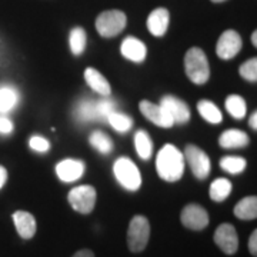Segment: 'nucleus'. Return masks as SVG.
Instances as JSON below:
<instances>
[{
    "label": "nucleus",
    "mask_w": 257,
    "mask_h": 257,
    "mask_svg": "<svg viewBox=\"0 0 257 257\" xmlns=\"http://www.w3.org/2000/svg\"><path fill=\"white\" fill-rule=\"evenodd\" d=\"M156 170L160 179L166 182H177L183 177L184 156L173 145H165L156 157Z\"/></svg>",
    "instance_id": "nucleus-1"
},
{
    "label": "nucleus",
    "mask_w": 257,
    "mask_h": 257,
    "mask_svg": "<svg viewBox=\"0 0 257 257\" xmlns=\"http://www.w3.org/2000/svg\"><path fill=\"white\" fill-rule=\"evenodd\" d=\"M184 69L187 77L194 84L202 86L210 77V67L207 57L200 47H192L184 56Z\"/></svg>",
    "instance_id": "nucleus-2"
},
{
    "label": "nucleus",
    "mask_w": 257,
    "mask_h": 257,
    "mask_svg": "<svg viewBox=\"0 0 257 257\" xmlns=\"http://www.w3.org/2000/svg\"><path fill=\"white\" fill-rule=\"evenodd\" d=\"M114 177L126 190L136 192L142 186V175L138 166L127 157H119L113 165Z\"/></svg>",
    "instance_id": "nucleus-3"
},
{
    "label": "nucleus",
    "mask_w": 257,
    "mask_h": 257,
    "mask_svg": "<svg viewBox=\"0 0 257 257\" xmlns=\"http://www.w3.org/2000/svg\"><path fill=\"white\" fill-rule=\"evenodd\" d=\"M127 25V18L120 10H106L96 19V29L104 39H111L120 35Z\"/></svg>",
    "instance_id": "nucleus-4"
},
{
    "label": "nucleus",
    "mask_w": 257,
    "mask_h": 257,
    "mask_svg": "<svg viewBox=\"0 0 257 257\" xmlns=\"http://www.w3.org/2000/svg\"><path fill=\"white\" fill-rule=\"evenodd\" d=\"M150 237V223L145 216H135L127 229V246L130 251L140 253L146 248Z\"/></svg>",
    "instance_id": "nucleus-5"
},
{
    "label": "nucleus",
    "mask_w": 257,
    "mask_h": 257,
    "mask_svg": "<svg viewBox=\"0 0 257 257\" xmlns=\"http://www.w3.org/2000/svg\"><path fill=\"white\" fill-rule=\"evenodd\" d=\"M67 200L77 213L89 214L96 204V189L93 186H77L67 194Z\"/></svg>",
    "instance_id": "nucleus-6"
},
{
    "label": "nucleus",
    "mask_w": 257,
    "mask_h": 257,
    "mask_svg": "<svg viewBox=\"0 0 257 257\" xmlns=\"http://www.w3.org/2000/svg\"><path fill=\"white\" fill-rule=\"evenodd\" d=\"M184 160L190 166L192 173L197 179H206L210 173V159L200 147L194 145H187L184 149Z\"/></svg>",
    "instance_id": "nucleus-7"
},
{
    "label": "nucleus",
    "mask_w": 257,
    "mask_h": 257,
    "mask_svg": "<svg viewBox=\"0 0 257 257\" xmlns=\"http://www.w3.org/2000/svg\"><path fill=\"white\" fill-rule=\"evenodd\" d=\"M243 46L241 37L236 30H226L216 45V53L221 60H230L237 56Z\"/></svg>",
    "instance_id": "nucleus-8"
},
{
    "label": "nucleus",
    "mask_w": 257,
    "mask_h": 257,
    "mask_svg": "<svg viewBox=\"0 0 257 257\" xmlns=\"http://www.w3.org/2000/svg\"><path fill=\"white\" fill-rule=\"evenodd\" d=\"M180 221L183 224L184 227L190 230H203L204 227H207L209 224V214L207 211L203 209L202 206L199 204H187L182 210V214H180Z\"/></svg>",
    "instance_id": "nucleus-9"
},
{
    "label": "nucleus",
    "mask_w": 257,
    "mask_h": 257,
    "mask_svg": "<svg viewBox=\"0 0 257 257\" xmlns=\"http://www.w3.org/2000/svg\"><path fill=\"white\" fill-rule=\"evenodd\" d=\"M214 243L226 254H234L239 248V237L234 226L229 223L220 224L214 231Z\"/></svg>",
    "instance_id": "nucleus-10"
},
{
    "label": "nucleus",
    "mask_w": 257,
    "mask_h": 257,
    "mask_svg": "<svg viewBox=\"0 0 257 257\" xmlns=\"http://www.w3.org/2000/svg\"><path fill=\"white\" fill-rule=\"evenodd\" d=\"M140 111L147 120H150L153 124H156L159 127L169 128L175 124L172 116L160 104H155L149 100L140 101Z\"/></svg>",
    "instance_id": "nucleus-11"
},
{
    "label": "nucleus",
    "mask_w": 257,
    "mask_h": 257,
    "mask_svg": "<svg viewBox=\"0 0 257 257\" xmlns=\"http://www.w3.org/2000/svg\"><path fill=\"white\" fill-rule=\"evenodd\" d=\"M160 106L165 107L166 111L172 116L175 123L184 124L190 120V109L183 100L177 99L175 96H165L160 100Z\"/></svg>",
    "instance_id": "nucleus-12"
},
{
    "label": "nucleus",
    "mask_w": 257,
    "mask_h": 257,
    "mask_svg": "<svg viewBox=\"0 0 257 257\" xmlns=\"http://www.w3.org/2000/svg\"><path fill=\"white\" fill-rule=\"evenodd\" d=\"M57 177L64 183H72L79 180L84 173V163L74 159H66L56 165Z\"/></svg>",
    "instance_id": "nucleus-13"
},
{
    "label": "nucleus",
    "mask_w": 257,
    "mask_h": 257,
    "mask_svg": "<svg viewBox=\"0 0 257 257\" xmlns=\"http://www.w3.org/2000/svg\"><path fill=\"white\" fill-rule=\"evenodd\" d=\"M120 50H121L123 57H126L127 60L135 62V63H142V62L146 59L147 55L146 45H145L142 40H139L136 37L132 36L126 37V39L123 40Z\"/></svg>",
    "instance_id": "nucleus-14"
},
{
    "label": "nucleus",
    "mask_w": 257,
    "mask_h": 257,
    "mask_svg": "<svg viewBox=\"0 0 257 257\" xmlns=\"http://www.w3.org/2000/svg\"><path fill=\"white\" fill-rule=\"evenodd\" d=\"M169 22H170V13L169 10L159 8V9L153 10L149 18H147V29L149 32L156 37L165 36L169 28Z\"/></svg>",
    "instance_id": "nucleus-15"
},
{
    "label": "nucleus",
    "mask_w": 257,
    "mask_h": 257,
    "mask_svg": "<svg viewBox=\"0 0 257 257\" xmlns=\"http://www.w3.org/2000/svg\"><path fill=\"white\" fill-rule=\"evenodd\" d=\"M13 221L22 239H32L36 234V219L29 211L18 210L13 214Z\"/></svg>",
    "instance_id": "nucleus-16"
},
{
    "label": "nucleus",
    "mask_w": 257,
    "mask_h": 257,
    "mask_svg": "<svg viewBox=\"0 0 257 257\" xmlns=\"http://www.w3.org/2000/svg\"><path fill=\"white\" fill-rule=\"evenodd\" d=\"M84 80L89 84V87L94 90L96 93H99L100 96H110L111 87L110 83L106 80V77L97 72L93 67H87L84 70Z\"/></svg>",
    "instance_id": "nucleus-17"
},
{
    "label": "nucleus",
    "mask_w": 257,
    "mask_h": 257,
    "mask_svg": "<svg viewBox=\"0 0 257 257\" xmlns=\"http://www.w3.org/2000/svg\"><path fill=\"white\" fill-rule=\"evenodd\" d=\"M219 145L223 149H239L246 147L248 145V136L243 130L231 128L223 132L219 138Z\"/></svg>",
    "instance_id": "nucleus-18"
},
{
    "label": "nucleus",
    "mask_w": 257,
    "mask_h": 257,
    "mask_svg": "<svg viewBox=\"0 0 257 257\" xmlns=\"http://www.w3.org/2000/svg\"><path fill=\"white\" fill-rule=\"evenodd\" d=\"M234 216L240 220H254L257 217L256 196H248L241 199L234 207Z\"/></svg>",
    "instance_id": "nucleus-19"
},
{
    "label": "nucleus",
    "mask_w": 257,
    "mask_h": 257,
    "mask_svg": "<svg viewBox=\"0 0 257 257\" xmlns=\"http://www.w3.org/2000/svg\"><path fill=\"white\" fill-rule=\"evenodd\" d=\"M19 92L12 86L0 87V113H9L19 103Z\"/></svg>",
    "instance_id": "nucleus-20"
},
{
    "label": "nucleus",
    "mask_w": 257,
    "mask_h": 257,
    "mask_svg": "<svg viewBox=\"0 0 257 257\" xmlns=\"http://www.w3.org/2000/svg\"><path fill=\"white\" fill-rule=\"evenodd\" d=\"M74 114L79 121H94V120L99 119V114H97V106H96V101L90 100V99H84V100L79 101Z\"/></svg>",
    "instance_id": "nucleus-21"
},
{
    "label": "nucleus",
    "mask_w": 257,
    "mask_h": 257,
    "mask_svg": "<svg viewBox=\"0 0 257 257\" xmlns=\"http://www.w3.org/2000/svg\"><path fill=\"white\" fill-rule=\"evenodd\" d=\"M135 147L138 155L143 160H149L152 157L153 153V143L152 139L147 135L145 130H139L138 133L135 135Z\"/></svg>",
    "instance_id": "nucleus-22"
},
{
    "label": "nucleus",
    "mask_w": 257,
    "mask_h": 257,
    "mask_svg": "<svg viewBox=\"0 0 257 257\" xmlns=\"http://www.w3.org/2000/svg\"><path fill=\"white\" fill-rule=\"evenodd\" d=\"M210 197L213 202H224L231 193V183L227 179H216L210 184Z\"/></svg>",
    "instance_id": "nucleus-23"
},
{
    "label": "nucleus",
    "mask_w": 257,
    "mask_h": 257,
    "mask_svg": "<svg viewBox=\"0 0 257 257\" xmlns=\"http://www.w3.org/2000/svg\"><path fill=\"white\" fill-rule=\"evenodd\" d=\"M197 110H199L203 119L207 120L209 123H213V124H217L223 120L220 110L217 109V106L213 101L200 100L197 103Z\"/></svg>",
    "instance_id": "nucleus-24"
},
{
    "label": "nucleus",
    "mask_w": 257,
    "mask_h": 257,
    "mask_svg": "<svg viewBox=\"0 0 257 257\" xmlns=\"http://www.w3.org/2000/svg\"><path fill=\"white\" fill-rule=\"evenodd\" d=\"M69 43H70V49L74 56L82 55L86 49V43H87V36L83 28H74L70 35H69Z\"/></svg>",
    "instance_id": "nucleus-25"
},
{
    "label": "nucleus",
    "mask_w": 257,
    "mask_h": 257,
    "mask_svg": "<svg viewBox=\"0 0 257 257\" xmlns=\"http://www.w3.org/2000/svg\"><path fill=\"white\" fill-rule=\"evenodd\" d=\"M90 145H92L97 152H100L101 155H109L113 150V143H111L110 138L103 133L100 130H96L90 135Z\"/></svg>",
    "instance_id": "nucleus-26"
},
{
    "label": "nucleus",
    "mask_w": 257,
    "mask_h": 257,
    "mask_svg": "<svg viewBox=\"0 0 257 257\" xmlns=\"http://www.w3.org/2000/svg\"><path fill=\"white\" fill-rule=\"evenodd\" d=\"M226 109L234 119H243L246 116V101L241 96L231 94L226 100Z\"/></svg>",
    "instance_id": "nucleus-27"
},
{
    "label": "nucleus",
    "mask_w": 257,
    "mask_h": 257,
    "mask_svg": "<svg viewBox=\"0 0 257 257\" xmlns=\"http://www.w3.org/2000/svg\"><path fill=\"white\" fill-rule=\"evenodd\" d=\"M107 121L110 124L111 127L114 130H117L119 133H126L128 132L132 126H133V120L132 117H128L123 113H119V111H111L110 114L107 116Z\"/></svg>",
    "instance_id": "nucleus-28"
},
{
    "label": "nucleus",
    "mask_w": 257,
    "mask_h": 257,
    "mask_svg": "<svg viewBox=\"0 0 257 257\" xmlns=\"http://www.w3.org/2000/svg\"><path fill=\"white\" fill-rule=\"evenodd\" d=\"M246 160L243 157L226 156L220 160V167L230 175H239L246 169Z\"/></svg>",
    "instance_id": "nucleus-29"
},
{
    "label": "nucleus",
    "mask_w": 257,
    "mask_h": 257,
    "mask_svg": "<svg viewBox=\"0 0 257 257\" xmlns=\"http://www.w3.org/2000/svg\"><path fill=\"white\" fill-rule=\"evenodd\" d=\"M240 76L243 79H246L248 82H256L257 80V59L253 57L247 60L246 63H243L239 69Z\"/></svg>",
    "instance_id": "nucleus-30"
},
{
    "label": "nucleus",
    "mask_w": 257,
    "mask_h": 257,
    "mask_svg": "<svg viewBox=\"0 0 257 257\" xmlns=\"http://www.w3.org/2000/svg\"><path fill=\"white\" fill-rule=\"evenodd\" d=\"M96 106H97L99 119H107V116L116 109V103L113 100H110L107 96H103V99H100L99 101H96Z\"/></svg>",
    "instance_id": "nucleus-31"
},
{
    "label": "nucleus",
    "mask_w": 257,
    "mask_h": 257,
    "mask_svg": "<svg viewBox=\"0 0 257 257\" xmlns=\"http://www.w3.org/2000/svg\"><path fill=\"white\" fill-rule=\"evenodd\" d=\"M29 145H30V149H33L35 152H39V153H45L50 149V143L46 139L40 138V136H33L30 139Z\"/></svg>",
    "instance_id": "nucleus-32"
},
{
    "label": "nucleus",
    "mask_w": 257,
    "mask_h": 257,
    "mask_svg": "<svg viewBox=\"0 0 257 257\" xmlns=\"http://www.w3.org/2000/svg\"><path fill=\"white\" fill-rule=\"evenodd\" d=\"M13 123L8 117H0V135H10L13 132Z\"/></svg>",
    "instance_id": "nucleus-33"
},
{
    "label": "nucleus",
    "mask_w": 257,
    "mask_h": 257,
    "mask_svg": "<svg viewBox=\"0 0 257 257\" xmlns=\"http://www.w3.org/2000/svg\"><path fill=\"white\" fill-rule=\"evenodd\" d=\"M248 251L253 254V256H257V230H254L248 239Z\"/></svg>",
    "instance_id": "nucleus-34"
},
{
    "label": "nucleus",
    "mask_w": 257,
    "mask_h": 257,
    "mask_svg": "<svg viewBox=\"0 0 257 257\" xmlns=\"http://www.w3.org/2000/svg\"><path fill=\"white\" fill-rule=\"evenodd\" d=\"M6 182H8V170L3 166H0V189L6 184Z\"/></svg>",
    "instance_id": "nucleus-35"
},
{
    "label": "nucleus",
    "mask_w": 257,
    "mask_h": 257,
    "mask_svg": "<svg viewBox=\"0 0 257 257\" xmlns=\"http://www.w3.org/2000/svg\"><path fill=\"white\" fill-rule=\"evenodd\" d=\"M73 257H94L92 250H89V248H83V250H79V251H76L73 254Z\"/></svg>",
    "instance_id": "nucleus-36"
},
{
    "label": "nucleus",
    "mask_w": 257,
    "mask_h": 257,
    "mask_svg": "<svg viewBox=\"0 0 257 257\" xmlns=\"http://www.w3.org/2000/svg\"><path fill=\"white\" fill-rule=\"evenodd\" d=\"M248 124H250V127L253 128V130H256L257 128V111H253L251 117L248 120Z\"/></svg>",
    "instance_id": "nucleus-37"
},
{
    "label": "nucleus",
    "mask_w": 257,
    "mask_h": 257,
    "mask_svg": "<svg viewBox=\"0 0 257 257\" xmlns=\"http://www.w3.org/2000/svg\"><path fill=\"white\" fill-rule=\"evenodd\" d=\"M251 43H253V46L256 47L257 46V32L254 30L253 32V35H251Z\"/></svg>",
    "instance_id": "nucleus-38"
},
{
    "label": "nucleus",
    "mask_w": 257,
    "mask_h": 257,
    "mask_svg": "<svg viewBox=\"0 0 257 257\" xmlns=\"http://www.w3.org/2000/svg\"><path fill=\"white\" fill-rule=\"evenodd\" d=\"M213 3H223V2H226V0H211Z\"/></svg>",
    "instance_id": "nucleus-39"
}]
</instances>
